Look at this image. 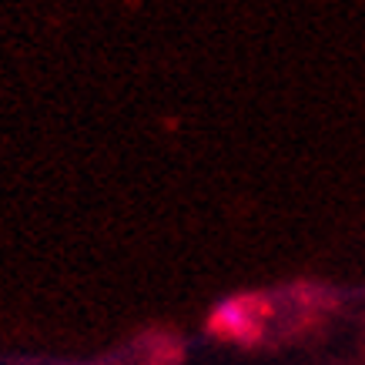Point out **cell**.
<instances>
[{
    "instance_id": "obj_1",
    "label": "cell",
    "mask_w": 365,
    "mask_h": 365,
    "mask_svg": "<svg viewBox=\"0 0 365 365\" xmlns=\"http://www.w3.org/2000/svg\"><path fill=\"white\" fill-rule=\"evenodd\" d=\"M268 315V302L258 295H238L222 302L211 312V332L235 339V342H252L262 335V322Z\"/></svg>"
}]
</instances>
